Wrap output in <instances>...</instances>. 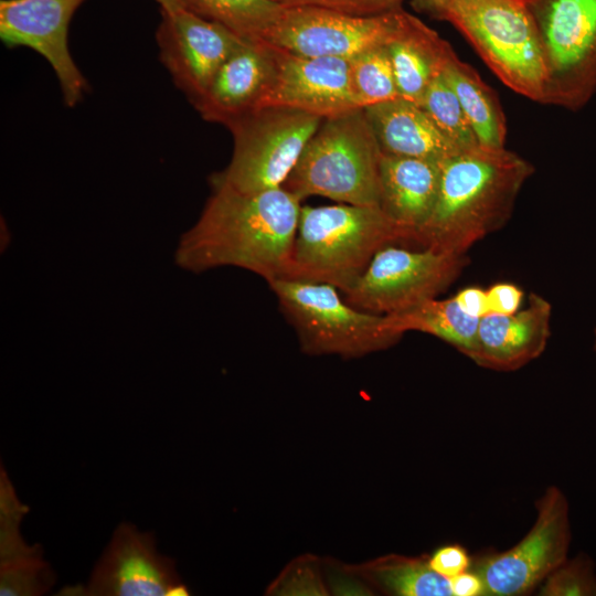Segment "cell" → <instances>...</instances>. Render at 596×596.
Returning <instances> with one entry per match:
<instances>
[{"label": "cell", "mask_w": 596, "mask_h": 596, "mask_svg": "<svg viewBox=\"0 0 596 596\" xmlns=\"http://www.w3.org/2000/svg\"><path fill=\"white\" fill-rule=\"evenodd\" d=\"M300 203L283 187L254 193L212 188L199 219L180 236L174 263L194 274L237 267L267 283L286 278Z\"/></svg>", "instance_id": "cell-1"}, {"label": "cell", "mask_w": 596, "mask_h": 596, "mask_svg": "<svg viewBox=\"0 0 596 596\" xmlns=\"http://www.w3.org/2000/svg\"><path fill=\"white\" fill-rule=\"evenodd\" d=\"M532 173L528 160L504 147L478 145L446 159L435 206L414 242L465 255L507 222Z\"/></svg>", "instance_id": "cell-2"}, {"label": "cell", "mask_w": 596, "mask_h": 596, "mask_svg": "<svg viewBox=\"0 0 596 596\" xmlns=\"http://www.w3.org/2000/svg\"><path fill=\"white\" fill-rule=\"evenodd\" d=\"M406 233L380 206H301L286 278L326 283L341 292L387 244Z\"/></svg>", "instance_id": "cell-3"}, {"label": "cell", "mask_w": 596, "mask_h": 596, "mask_svg": "<svg viewBox=\"0 0 596 596\" xmlns=\"http://www.w3.org/2000/svg\"><path fill=\"white\" fill-rule=\"evenodd\" d=\"M451 23L510 89L545 103L546 75L538 33L524 0H416Z\"/></svg>", "instance_id": "cell-4"}, {"label": "cell", "mask_w": 596, "mask_h": 596, "mask_svg": "<svg viewBox=\"0 0 596 596\" xmlns=\"http://www.w3.org/2000/svg\"><path fill=\"white\" fill-rule=\"evenodd\" d=\"M381 155L363 108L323 118L281 187L300 201L380 206Z\"/></svg>", "instance_id": "cell-5"}, {"label": "cell", "mask_w": 596, "mask_h": 596, "mask_svg": "<svg viewBox=\"0 0 596 596\" xmlns=\"http://www.w3.org/2000/svg\"><path fill=\"white\" fill-rule=\"evenodd\" d=\"M268 285L307 353L361 356L394 345L404 334L389 315L350 305L330 284L280 278Z\"/></svg>", "instance_id": "cell-6"}, {"label": "cell", "mask_w": 596, "mask_h": 596, "mask_svg": "<svg viewBox=\"0 0 596 596\" xmlns=\"http://www.w3.org/2000/svg\"><path fill=\"white\" fill-rule=\"evenodd\" d=\"M323 118L286 107H262L234 121L233 155L211 177L212 188L254 193L279 188Z\"/></svg>", "instance_id": "cell-7"}, {"label": "cell", "mask_w": 596, "mask_h": 596, "mask_svg": "<svg viewBox=\"0 0 596 596\" xmlns=\"http://www.w3.org/2000/svg\"><path fill=\"white\" fill-rule=\"evenodd\" d=\"M545 67V103L570 110L596 93V0H524Z\"/></svg>", "instance_id": "cell-8"}, {"label": "cell", "mask_w": 596, "mask_h": 596, "mask_svg": "<svg viewBox=\"0 0 596 596\" xmlns=\"http://www.w3.org/2000/svg\"><path fill=\"white\" fill-rule=\"evenodd\" d=\"M466 255L430 247L419 251L387 244L379 249L364 272L342 291L352 306L373 313L408 310L444 291L460 274Z\"/></svg>", "instance_id": "cell-9"}, {"label": "cell", "mask_w": 596, "mask_h": 596, "mask_svg": "<svg viewBox=\"0 0 596 596\" xmlns=\"http://www.w3.org/2000/svg\"><path fill=\"white\" fill-rule=\"evenodd\" d=\"M572 532L564 492L549 487L536 502L530 531L511 549L471 560L470 568L483 583V596L531 594L567 558Z\"/></svg>", "instance_id": "cell-10"}, {"label": "cell", "mask_w": 596, "mask_h": 596, "mask_svg": "<svg viewBox=\"0 0 596 596\" xmlns=\"http://www.w3.org/2000/svg\"><path fill=\"white\" fill-rule=\"evenodd\" d=\"M400 9L353 15L317 7H284L260 41L297 55L350 60L385 44Z\"/></svg>", "instance_id": "cell-11"}, {"label": "cell", "mask_w": 596, "mask_h": 596, "mask_svg": "<svg viewBox=\"0 0 596 596\" xmlns=\"http://www.w3.org/2000/svg\"><path fill=\"white\" fill-rule=\"evenodd\" d=\"M63 595L187 596L174 562L158 553L150 532L121 523L115 530L86 586L67 587Z\"/></svg>", "instance_id": "cell-12"}, {"label": "cell", "mask_w": 596, "mask_h": 596, "mask_svg": "<svg viewBox=\"0 0 596 596\" xmlns=\"http://www.w3.org/2000/svg\"><path fill=\"white\" fill-rule=\"evenodd\" d=\"M161 12L156 32L160 60L194 105L224 62L247 40L187 8Z\"/></svg>", "instance_id": "cell-13"}, {"label": "cell", "mask_w": 596, "mask_h": 596, "mask_svg": "<svg viewBox=\"0 0 596 596\" xmlns=\"http://www.w3.org/2000/svg\"><path fill=\"white\" fill-rule=\"evenodd\" d=\"M85 0H1L0 39L8 47L28 46L52 66L66 106H76L88 83L68 49V25Z\"/></svg>", "instance_id": "cell-14"}, {"label": "cell", "mask_w": 596, "mask_h": 596, "mask_svg": "<svg viewBox=\"0 0 596 596\" xmlns=\"http://www.w3.org/2000/svg\"><path fill=\"white\" fill-rule=\"evenodd\" d=\"M273 49L274 71L258 108L286 107L321 118L358 109L351 93L350 60Z\"/></svg>", "instance_id": "cell-15"}, {"label": "cell", "mask_w": 596, "mask_h": 596, "mask_svg": "<svg viewBox=\"0 0 596 596\" xmlns=\"http://www.w3.org/2000/svg\"><path fill=\"white\" fill-rule=\"evenodd\" d=\"M551 304L532 292L525 308L513 315L480 318L476 347L469 359L494 371H515L539 358L551 334Z\"/></svg>", "instance_id": "cell-16"}, {"label": "cell", "mask_w": 596, "mask_h": 596, "mask_svg": "<svg viewBox=\"0 0 596 596\" xmlns=\"http://www.w3.org/2000/svg\"><path fill=\"white\" fill-rule=\"evenodd\" d=\"M274 63L272 45L247 40L220 67L194 107L205 120L231 126L258 108Z\"/></svg>", "instance_id": "cell-17"}, {"label": "cell", "mask_w": 596, "mask_h": 596, "mask_svg": "<svg viewBox=\"0 0 596 596\" xmlns=\"http://www.w3.org/2000/svg\"><path fill=\"white\" fill-rule=\"evenodd\" d=\"M441 177V162L381 155L380 207L415 240L435 206Z\"/></svg>", "instance_id": "cell-18"}, {"label": "cell", "mask_w": 596, "mask_h": 596, "mask_svg": "<svg viewBox=\"0 0 596 596\" xmlns=\"http://www.w3.org/2000/svg\"><path fill=\"white\" fill-rule=\"evenodd\" d=\"M384 45L400 97L418 105L430 83L443 74L455 54L448 42L403 9L398 10Z\"/></svg>", "instance_id": "cell-19"}, {"label": "cell", "mask_w": 596, "mask_h": 596, "mask_svg": "<svg viewBox=\"0 0 596 596\" xmlns=\"http://www.w3.org/2000/svg\"><path fill=\"white\" fill-rule=\"evenodd\" d=\"M363 109L382 155L443 162L460 152L416 103L398 97Z\"/></svg>", "instance_id": "cell-20"}, {"label": "cell", "mask_w": 596, "mask_h": 596, "mask_svg": "<svg viewBox=\"0 0 596 596\" xmlns=\"http://www.w3.org/2000/svg\"><path fill=\"white\" fill-rule=\"evenodd\" d=\"M26 507L18 499L6 471L0 477V595H42L54 575L39 546H29L20 534Z\"/></svg>", "instance_id": "cell-21"}, {"label": "cell", "mask_w": 596, "mask_h": 596, "mask_svg": "<svg viewBox=\"0 0 596 596\" xmlns=\"http://www.w3.org/2000/svg\"><path fill=\"white\" fill-rule=\"evenodd\" d=\"M443 75L457 95L478 143L488 148H503L507 121L494 92L456 53Z\"/></svg>", "instance_id": "cell-22"}, {"label": "cell", "mask_w": 596, "mask_h": 596, "mask_svg": "<svg viewBox=\"0 0 596 596\" xmlns=\"http://www.w3.org/2000/svg\"><path fill=\"white\" fill-rule=\"evenodd\" d=\"M402 333L419 331L434 336L469 356L477 341L479 318L467 315L455 297L433 298L408 310L389 315Z\"/></svg>", "instance_id": "cell-23"}, {"label": "cell", "mask_w": 596, "mask_h": 596, "mask_svg": "<svg viewBox=\"0 0 596 596\" xmlns=\"http://www.w3.org/2000/svg\"><path fill=\"white\" fill-rule=\"evenodd\" d=\"M182 1L195 14L220 23L249 41H260L284 8L273 0Z\"/></svg>", "instance_id": "cell-24"}, {"label": "cell", "mask_w": 596, "mask_h": 596, "mask_svg": "<svg viewBox=\"0 0 596 596\" xmlns=\"http://www.w3.org/2000/svg\"><path fill=\"white\" fill-rule=\"evenodd\" d=\"M369 574L386 592L400 596H453L448 579L428 561L389 555L369 566Z\"/></svg>", "instance_id": "cell-25"}, {"label": "cell", "mask_w": 596, "mask_h": 596, "mask_svg": "<svg viewBox=\"0 0 596 596\" xmlns=\"http://www.w3.org/2000/svg\"><path fill=\"white\" fill-rule=\"evenodd\" d=\"M350 84L358 108H366L400 97L384 44L350 58Z\"/></svg>", "instance_id": "cell-26"}, {"label": "cell", "mask_w": 596, "mask_h": 596, "mask_svg": "<svg viewBox=\"0 0 596 596\" xmlns=\"http://www.w3.org/2000/svg\"><path fill=\"white\" fill-rule=\"evenodd\" d=\"M421 106L460 151L479 145L457 95L443 74L430 83Z\"/></svg>", "instance_id": "cell-27"}, {"label": "cell", "mask_w": 596, "mask_h": 596, "mask_svg": "<svg viewBox=\"0 0 596 596\" xmlns=\"http://www.w3.org/2000/svg\"><path fill=\"white\" fill-rule=\"evenodd\" d=\"M541 596H596V571L590 556L566 558L540 585Z\"/></svg>", "instance_id": "cell-28"}, {"label": "cell", "mask_w": 596, "mask_h": 596, "mask_svg": "<svg viewBox=\"0 0 596 596\" xmlns=\"http://www.w3.org/2000/svg\"><path fill=\"white\" fill-rule=\"evenodd\" d=\"M284 7L307 6L353 15H374L402 8L404 0H273Z\"/></svg>", "instance_id": "cell-29"}, {"label": "cell", "mask_w": 596, "mask_h": 596, "mask_svg": "<svg viewBox=\"0 0 596 596\" xmlns=\"http://www.w3.org/2000/svg\"><path fill=\"white\" fill-rule=\"evenodd\" d=\"M429 566L445 578H450L471 565V558L466 549L459 544H449L436 550L428 560Z\"/></svg>", "instance_id": "cell-30"}, {"label": "cell", "mask_w": 596, "mask_h": 596, "mask_svg": "<svg viewBox=\"0 0 596 596\" xmlns=\"http://www.w3.org/2000/svg\"><path fill=\"white\" fill-rule=\"evenodd\" d=\"M486 291L489 313L513 315L523 299L521 288L510 283L494 284Z\"/></svg>", "instance_id": "cell-31"}, {"label": "cell", "mask_w": 596, "mask_h": 596, "mask_svg": "<svg viewBox=\"0 0 596 596\" xmlns=\"http://www.w3.org/2000/svg\"><path fill=\"white\" fill-rule=\"evenodd\" d=\"M454 297L459 307L471 317L480 319L489 313L487 291L480 287H466Z\"/></svg>", "instance_id": "cell-32"}, {"label": "cell", "mask_w": 596, "mask_h": 596, "mask_svg": "<svg viewBox=\"0 0 596 596\" xmlns=\"http://www.w3.org/2000/svg\"><path fill=\"white\" fill-rule=\"evenodd\" d=\"M453 596H483V583L471 570L448 578Z\"/></svg>", "instance_id": "cell-33"}, {"label": "cell", "mask_w": 596, "mask_h": 596, "mask_svg": "<svg viewBox=\"0 0 596 596\" xmlns=\"http://www.w3.org/2000/svg\"><path fill=\"white\" fill-rule=\"evenodd\" d=\"M163 11H175L185 8L182 0H156Z\"/></svg>", "instance_id": "cell-34"}, {"label": "cell", "mask_w": 596, "mask_h": 596, "mask_svg": "<svg viewBox=\"0 0 596 596\" xmlns=\"http://www.w3.org/2000/svg\"><path fill=\"white\" fill-rule=\"evenodd\" d=\"M594 348H595V351H596V330H595V342H594Z\"/></svg>", "instance_id": "cell-35"}]
</instances>
